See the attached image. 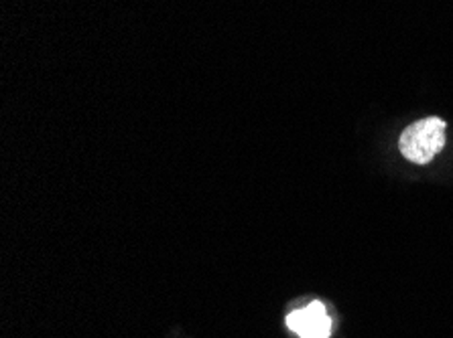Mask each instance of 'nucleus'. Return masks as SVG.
Returning a JSON list of instances; mask_svg holds the SVG:
<instances>
[{"label":"nucleus","mask_w":453,"mask_h":338,"mask_svg":"<svg viewBox=\"0 0 453 338\" xmlns=\"http://www.w3.org/2000/svg\"><path fill=\"white\" fill-rule=\"evenodd\" d=\"M287 327L299 338H327L332 334V319L327 316L326 306L321 302H311V304L287 316Z\"/></svg>","instance_id":"2"},{"label":"nucleus","mask_w":453,"mask_h":338,"mask_svg":"<svg viewBox=\"0 0 453 338\" xmlns=\"http://www.w3.org/2000/svg\"><path fill=\"white\" fill-rule=\"evenodd\" d=\"M445 146V122L441 118L417 120L403 130L399 138V150L407 161L415 164H427Z\"/></svg>","instance_id":"1"}]
</instances>
